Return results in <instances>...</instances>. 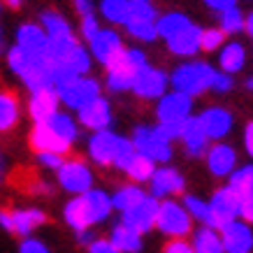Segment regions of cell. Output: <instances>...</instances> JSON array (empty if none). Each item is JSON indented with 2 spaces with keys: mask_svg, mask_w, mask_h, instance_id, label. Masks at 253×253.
<instances>
[{
  "mask_svg": "<svg viewBox=\"0 0 253 253\" xmlns=\"http://www.w3.org/2000/svg\"><path fill=\"white\" fill-rule=\"evenodd\" d=\"M123 40L121 35L116 31H112V28H100L95 35H93V40L88 42V54H91L93 61H98L102 68L105 65H109V63L114 61L116 56L123 51Z\"/></svg>",
  "mask_w": 253,
  "mask_h": 253,
  "instance_id": "cell-18",
  "label": "cell"
},
{
  "mask_svg": "<svg viewBox=\"0 0 253 253\" xmlns=\"http://www.w3.org/2000/svg\"><path fill=\"white\" fill-rule=\"evenodd\" d=\"M200 35H202V28L191 21L184 31L174 33L172 38L165 40V44H168L169 54L179 56V58H195L200 54Z\"/></svg>",
  "mask_w": 253,
  "mask_h": 253,
  "instance_id": "cell-23",
  "label": "cell"
},
{
  "mask_svg": "<svg viewBox=\"0 0 253 253\" xmlns=\"http://www.w3.org/2000/svg\"><path fill=\"white\" fill-rule=\"evenodd\" d=\"M244 149L249 156L253 154V123L251 121L246 123V128H244Z\"/></svg>",
  "mask_w": 253,
  "mask_h": 253,
  "instance_id": "cell-51",
  "label": "cell"
},
{
  "mask_svg": "<svg viewBox=\"0 0 253 253\" xmlns=\"http://www.w3.org/2000/svg\"><path fill=\"white\" fill-rule=\"evenodd\" d=\"M98 31H100V21H98V16H95V12L82 14V23H79V35H82V40H84V42H91L93 35Z\"/></svg>",
  "mask_w": 253,
  "mask_h": 253,
  "instance_id": "cell-43",
  "label": "cell"
},
{
  "mask_svg": "<svg viewBox=\"0 0 253 253\" xmlns=\"http://www.w3.org/2000/svg\"><path fill=\"white\" fill-rule=\"evenodd\" d=\"M19 253H51V249L38 237H23L19 244Z\"/></svg>",
  "mask_w": 253,
  "mask_h": 253,
  "instance_id": "cell-44",
  "label": "cell"
},
{
  "mask_svg": "<svg viewBox=\"0 0 253 253\" xmlns=\"http://www.w3.org/2000/svg\"><path fill=\"white\" fill-rule=\"evenodd\" d=\"M218 235H221V244L225 253H251L253 249L251 223L235 218V221L225 223L223 228H218Z\"/></svg>",
  "mask_w": 253,
  "mask_h": 253,
  "instance_id": "cell-17",
  "label": "cell"
},
{
  "mask_svg": "<svg viewBox=\"0 0 253 253\" xmlns=\"http://www.w3.org/2000/svg\"><path fill=\"white\" fill-rule=\"evenodd\" d=\"M49 221L46 214L38 207H14L0 209V228L12 232L16 237H31L35 230H40Z\"/></svg>",
  "mask_w": 253,
  "mask_h": 253,
  "instance_id": "cell-8",
  "label": "cell"
},
{
  "mask_svg": "<svg viewBox=\"0 0 253 253\" xmlns=\"http://www.w3.org/2000/svg\"><path fill=\"white\" fill-rule=\"evenodd\" d=\"M93 239H95V232H93V230H82V232H77V242H79L82 246H88Z\"/></svg>",
  "mask_w": 253,
  "mask_h": 253,
  "instance_id": "cell-52",
  "label": "cell"
},
{
  "mask_svg": "<svg viewBox=\"0 0 253 253\" xmlns=\"http://www.w3.org/2000/svg\"><path fill=\"white\" fill-rule=\"evenodd\" d=\"M135 154H137V151H135V146L130 144V139L121 135V139H119V146H116V156H114L112 168H116L119 172H123V169L128 168V163L132 161V156H135Z\"/></svg>",
  "mask_w": 253,
  "mask_h": 253,
  "instance_id": "cell-40",
  "label": "cell"
},
{
  "mask_svg": "<svg viewBox=\"0 0 253 253\" xmlns=\"http://www.w3.org/2000/svg\"><path fill=\"white\" fill-rule=\"evenodd\" d=\"M72 2H75V7H77L79 16L95 12V2H93V0H72Z\"/></svg>",
  "mask_w": 253,
  "mask_h": 253,
  "instance_id": "cell-50",
  "label": "cell"
},
{
  "mask_svg": "<svg viewBox=\"0 0 253 253\" xmlns=\"http://www.w3.org/2000/svg\"><path fill=\"white\" fill-rule=\"evenodd\" d=\"M35 156H38V163H40V165H42L44 169H51V172H54V169L63 163V158H65V156L51 154V151H40V154H35Z\"/></svg>",
  "mask_w": 253,
  "mask_h": 253,
  "instance_id": "cell-45",
  "label": "cell"
},
{
  "mask_svg": "<svg viewBox=\"0 0 253 253\" xmlns=\"http://www.w3.org/2000/svg\"><path fill=\"white\" fill-rule=\"evenodd\" d=\"M112 121H114L112 105H109V100L102 98V95H98L95 100L86 102L84 107L77 109V123L84 126V128H88L91 132L105 130V128L112 126Z\"/></svg>",
  "mask_w": 253,
  "mask_h": 253,
  "instance_id": "cell-19",
  "label": "cell"
},
{
  "mask_svg": "<svg viewBox=\"0 0 253 253\" xmlns=\"http://www.w3.org/2000/svg\"><path fill=\"white\" fill-rule=\"evenodd\" d=\"M107 239L121 253H139L142 251V235H139L137 230H132L130 225L121 223V221L112 225V232H109Z\"/></svg>",
  "mask_w": 253,
  "mask_h": 253,
  "instance_id": "cell-28",
  "label": "cell"
},
{
  "mask_svg": "<svg viewBox=\"0 0 253 253\" xmlns=\"http://www.w3.org/2000/svg\"><path fill=\"white\" fill-rule=\"evenodd\" d=\"M0 9H2V5H0Z\"/></svg>",
  "mask_w": 253,
  "mask_h": 253,
  "instance_id": "cell-58",
  "label": "cell"
},
{
  "mask_svg": "<svg viewBox=\"0 0 253 253\" xmlns=\"http://www.w3.org/2000/svg\"><path fill=\"white\" fill-rule=\"evenodd\" d=\"M2 2H5L9 9H19L23 5V0H2Z\"/></svg>",
  "mask_w": 253,
  "mask_h": 253,
  "instance_id": "cell-55",
  "label": "cell"
},
{
  "mask_svg": "<svg viewBox=\"0 0 253 253\" xmlns=\"http://www.w3.org/2000/svg\"><path fill=\"white\" fill-rule=\"evenodd\" d=\"M146 54L137 46H123V51L114 61L105 65V86L112 93H126L130 91L135 72L146 65Z\"/></svg>",
  "mask_w": 253,
  "mask_h": 253,
  "instance_id": "cell-2",
  "label": "cell"
},
{
  "mask_svg": "<svg viewBox=\"0 0 253 253\" xmlns=\"http://www.w3.org/2000/svg\"><path fill=\"white\" fill-rule=\"evenodd\" d=\"M86 249H88V253H121L107 237H95Z\"/></svg>",
  "mask_w": 253,
  "mask_h": 253,
  "instance_id": "cell-46",
  "label": "cell"
},
{
  "mask_svg": "<svg viewBox=\"0 0 253 253\" xmlns=\"http://www.w3.org/2000/svg\"><path fill=\"white\" fill-rule=\"evenodd\" d=\"M179 128H181V123H156V130L169 142H174L179 137Z\"/></svg>",
  "mask_w": 253,
  "mask_h": 253,
  "instance_id": "cell-48",
  "label": "cell"
},
{
  "mask_svg": "<svg viewBox=\"0 0 253 253\" xmlns=\"http://www.w3.org/2000/svg\"><path fill=\"white\" fill-rule=\"evenodd\" d=\"M202 158L207 161V169L214 176H218V179H225L232 169L237 168V163H239L235 146L228 144V142H216V144H209Z\"/></svg>",
  "mask_w": 253,
  "mask_h": 253,
  "instance_id": "cell-21",
  "label": "cell"
},
{
  "mask_svg": "<svg viewBox=\"0 0 253 253\" xmlns=\"http://www.w3.org/2000/svg\"><path fill=\"white\" fill-rule=\"evenodd\" d=\"M5 174H7V163H5V156L0 154V186L5 181Z\"/></svg>",
  "mask_w": 253,
  "mask_h": 253,
  "instance_id": "cell-53",
  "label": "cell"
},
{
  "mask_svg": "<svg viewBox=\"0 0 253 253\" xmlns=\"http://www.w3.org/2000/svg\"><path fill=\"white\" fill-rule=\"evenodd\" d=\"M5 49H7V42H5V33L0 31V56L5 54Z\"/></svg>",
  "mask_w": 253,
  "mask_h": 253,
  "instance_id": "cell-56",
  "label": "cell"
},
{
  "mask_svg": "<svg viewBox=\"0 0 253 253\" xmlns=\"http://www.w3.org/2000/svg\"><path fill=\"white\" fill-rule=\"evenodd\" d=\"M202 2H205L211 12H223V9L235 7V5H237V0H202Z\"/></svg>",
  "mask_w": 253,
  "mask_h": 253,
  "instance_id": "cell-49",
  "label": "cell"
},
{
  "mask_svg": "<svg viewBox=\"0 0 253 253\" xmlns=\"http://www.w3.org/2000/svg\"><path fill=\"white\" fill-rule=\"evenodd\" d=\"M130 91L142 100H158L165 91H169V77L168 72L161 68H154L146 63L144 68H139L135 72Z\"/></svg>",
  "mask_w": 253,
  "mask_h": 253,
  "instance_id": "cell-11",
  "label": "cell"
},
{
  "mask_svg": "<svg viewBox=\"0 0 253 253\" xmlns=\"http://www.w3.org/2000/svg\"><path fill=\"white\" fill-rule=\"evenodd\" d=\"M28 142H31L33 151L40 154V151H51V154H61V156H68L72 146L65 144L58 135H56L44 121H38L33 126L31 135H28Z\"/></svg>",
  "mask_w": 253,
  "mask_h": 253,
  "instance_id": "cell-24",
  "label": "cell"
},
{
  "mask_svg": "<svg viewBox=\"0 0 253 253\" xmlns=\"http://www.w3.org/2000/svg\"><path fill=\"white\" fill-rule=\"evenodd\" d=\"M121 135H116L112 128L105 130H95L86 142V154L98 168H112L116 156V146H119Z\"/></svg>",
  "mask_w": 253,
  "mask_h": 253,
  "instance_id": "cell-15",
  "label": "cell"
},
{
  "mask_svg": "<svg viewBox=\"0 0 253 253\" xmlns=\"http://www.w3.org/2000/svg\"><path fill=\"white\" fill-rule=\"evenodd\" d=\"M156 211H158V200H156L154 195H149V193H146L135 207H130L128 211H123L121 223L130 225L132 230H137L139 235H146L149 230H154Z\"/></svg>",
  "mask_w": 253,
  "mask_h": 253,
  "instance_id": "cell-20",
  "label": "cell"
},
{
  "mask_svg": "<svg viewBox=\"0 0 253 253\" xmlns=\"http://www.w3.org/2000/svg\"><path fill=\"white\" fill-rule=\"evenodd\" d=\"M193 253H225L221 244V235L211 225H200L191 239Z\"/></svg>",
  "mask_w": 253,
  "mask_h": 253,
  "instance_id": "cell-31",
  "label": "cell"
},
{
  "mask_svg": "<svg viewBox=\"0 0 253 253\" xmlns=\"http://www.w3.org/2000/svg\"><path fill=\"white\" fill-rule=\"evenodd\" d=\"M128 139H130V144L135 146L137 154H142L156 165H165L174 156L172 142L163 137L161 132L156 130V126H135Z\"/></svg>",
  "mask_w": 253,
  "mask_h": 253,
  "instance_id": "cell-5",
  "label": "cell"
},
{
  "mask_svg": "<svg viewBox=\"0 0 253 253\" xmlns=\"http://www.w3.org/2000/svg\"><path fill=\"white\" fill-rule=\"evenodd\" d=\"M176 139L184 144L186 156H191V158H202L209 146V139H207V135H205V130H202V126H200L198 116H193V114L181 123L179 137Z\"/></svg>",
  "mask_w": 253,
  "mask_h": 253,
  "instance_id": "cell-22",
  "label": "cell"
},
{
  "mask_svg": "<svg viewBox=\"0 0 253 253\" xmlns=\"http://www.w3.org/2000/svg\"><path fill=\"white\" fill-rule=\"evenodd\" d=\"M246 65V49L242 42H223L218 49V70L228 75H237Z\"/></svg>",
  "mask_w": 253,
  "mask_h": 253,
  "instance_id": "cell-27",
  "label": "cell"
},
{
  "mask_svg": "<svg viewBox=\"0 0 253 253\" xmlns=\"http://www.w3.org/2000/svg\"><path fill=\"white\" fill-rule=\"evenodd\" d=\"M244 16L246 14L237 5L218 12V28L223 31V35H237V33L244 31Z\"/></svg>",
  "mask_w": 253,
  "mask_h": 253,
  "instance_id": "cell-38",
  "label": "cell"
},
{
  "mask_svg": "<svg viewBox=\"0 0 253 253\" xmlns=\"http://www.w3.org/2000/svg\"><path fill=\"white\" fill-rule=\"evenodd\" d=\"M144 195H146V191L139 184H123L109 195L112 198V209L123 214V211H128L130 207H135Z\"/></svg>",
  "mask_w": 253,
  "mask_h": 253,
  "instance_id": "cell-32",
  "label": "cell"
},
{
  "mask_svg": "<svg viewBox=\"0 0 253 253\" xmlns=\"http://www.w3.org/2000/svg\"><path fill=\"white\" fill-rule=\"evenodd\" d=\"M21 119V105L12 91H0V132H9L16 128Z\"/></svg>",
  "mask_w": 253,
  "mask_h": 253,
  "instance_id": "cell-30",
  "label": "cell"
},
{
  "mask_svg": "<svg viewBox=\"0 0 253 253\" xmlns=\"http://www.w3.org/2000/svg\"><path fill=\"white\" fill-rule=\"evenodd\" d=\"M146 184H149V195H154L156 200L176 198V195H181L186 191L184 174L172 165H158Z\"/></svg>",
  "mask_w": 253,
  "mask_h": 253,
  "instance_id": "cell-12",
  "label": "cell"
},
{
  "mask_svg": "<svg viewBox=\"0 0 253 253\" xmlns=\"http://www.w3.org/2000/svg\"><path fill=\"white\" fill-rule=\"evenodd\" d=\"M154 228L169 239H186L193 232V221L191 216L186 214L181 202L168 198V200H158Z\"/></svg>",
  "mask_w": 253,
  "mask_h": 253,
  "instance_id": "cell-6",
  "label": "cell"
},
{
  "mask_svg": "<svg viewBox=\"0 0 253 253\" xmlns=\"http://www.w3.org/2000/svg\"><path fill=\"white\" fill-rule=\"evenodd\" d=\"M235 88V79L228 72H221V70H214V77H211V84H209V91L218 93V95H225Z\"/></svg>",
  "mask_w": 253,
  "mask_h": 253,
  "instance_id": "cell-42",
  "label": "cell"
},
{
  "mask_svg": "<svg viewBox=\"0 0 253 253\" xmlns=\"http://www.w3.org/2000/svg\"><path fill=\"white\" fill-rule=\"evenodd\" d=\"M193 114V98L179 91H165L156 100V121L158 123H184Z\"/></svg>",
  "mask_w": 253,
  "mask_h": 253,
  "instance_id": "cell-13",
  "label": "cell"
},
{
  "mask_svg": "<svg viewBox=\"0 0 253 253\" xmlns=\"http://www.w3.org/2000/svg\"><path fill=\"white\" fill-rule=\"evenodd\" d=\"M244 86H246V88H249V91H251V86H253V79L249 77V79H246V82H244Z\"/></svg>",
  "mask_w": 253,
  "mask_h": 253,
  "instance_id": "cell-57",
  "label": "cell"
},
{
  "mask_svg": "<svg viewBox=\"0 0 253 253\" xmlns=\"http://www.w3.org/2000/svg\"><path fill=\"white\" fill-rule=\"evenodd\" d=\"M198 121L202 126V130L207 135L209 142H223L235 128V116H232L230 109L221 107V105H214V107H207L202 114H198Z\"/></svg>",
  "mask_w": 253,
  "mask_h": 253,
  "instance_id": "cell-14",
  "label": "cell"
},
{
  "mask_svg": "<svg viewBox=\"0 0 253 253\" xmlns=\"http://www.w3.org/2000/svg\"><path fill=\"white\" fill-rule=\"evenodd\" d=\"M126 33L130 35L132 40L137 42H156L158 40V33H156V21H149V19H137V16H130L128 21L123 23Z\"/></svg>",
  "mask_w": 253,
  "mask_h": 253,
  "instance_id": "cell-34",
  "label": "cell"
},
{
  "mask_svg": "<svg viewBox=\"0 0 253 253\" xmlns=\"http://www.w3.org/2000/svg\"><path fill=\"white\" fill-rule=\"evenodd\" d=\"M128 5H130V16L149 19V21H156V16H158L154 0H128Z\"/></svg>",
  "mask_w": 253,
  "mask_h": 253,
  "instance_id": "cell-41",
  "label": "cell"
},
{
  "mask_svg": "<svg viewBox=\"0 0 253 253\" xmlns=\"http://www.w3.org/2000/svg\"><path fill=\"white\" fill-rule=\"evenodd\" d=\"M223 42H225V35H223L221 28H202V35H200V51H207V54H211V51H218L223 46Z\"/></svg>",
  "mask_w": 253,
  "mask_h": 253,
  "instance_id": "cell-39",
  "label": "cell"
},
{
  "mask_svg": "<svg viewBox=\"0 0 253 253\" xmlns=\"http://www.w3.org/2000/svg\"><path fill=\"white\" fill-rule=\"evenodd\" d=\"M154 169H156V163H151L149 158H144L142 154H135L132 156V161L128 163V168L123 169V174L130 179L132 184H146L149 181V176L154 174Z\"/></svg>",
  "mask_w": 253,
  "mask_h": 253,
  "instance_id": "cell-35",
  "label": "cell"
},
{
  "mask_svg": "<svg viewBox=\"0 0 253 253\" xmlns=\"http://www.w3.org/2000/svg\"><path fill=\"white\" fill-rule=\"evenodd\" d=\"M61 102H58V93L54 86H44L38 91H31V100H28V114L35 123L38 121H46L49 116L58 112Z\"/></svg>",
  "mask_w": 253,
  "mask_h": 253,
  "instance_id": "cell-25",
  "label": "cell"
},
{
  "mask_svg": "<svg viewBox=\"0 0 253 253\" xmlns=\"http://www.w3.org/2000/svg\"><path fill=\"white\" fill-rule=\"evenodd\" d=\"M100 14L109 23L123 26L130 19V5H128V0H100Z\"/></svg>",
  "mask_w": 253,
  "mask_h": 253,
  "instance_id": "cell-37",
  "label": "cell"
},
{
  "mask_svg": "<svg viewBox=\"0 0 253 253\" xmlns=\"http://www.w3.org/2000/svg\"><path fill=\"white\" fill-rule=\"evenodd\" d=\"M207 205H209V211H211V223H214L216 230L223 228L225 223L239 218V200L228 186L216 188L211 193V198L207 200Z\"/></svg>",
  "mask_w": 253,
  "mask_h": 253,
  "instance_id": "cell-16",
  "label": "cell"
},
{
  "mask_svg": "<svg viewBox=\"0 0 253 253\" xmlns=\"http://www.w3.org/2000/svg\"><path fill=\"white\" fill-rule=\"evenodd\" d=\"M244 33H249V35L253 33V14H251V12L244 16Z\"/></svg>",
  "mask_w": 253,
  "mask_h": 253,
  "instance_id": "cell-54",
  "label": "cell"
},
{
  "mask_svg": "<svg viewBox=\"0 0 253 253\" xmlns=\"http://www.w3.org/2000/svg\"><path fill=\"white\" fill-rule=\"evenodd\" d=\"M214 70L209 63L205 61H188L176 65L172 72H169V86L172 91L186 93L188 98H198L202 93L209 91V84H211V77H214Z\"/></svg>",
  "mask_w": 253,
  "mask_h": 253,
  "instance_id": "cell-3",
  "label": "cell"
},
{
  "mask_svg": "<svg viewBox=\"0 0 253 253\" xmlns=\"http://www.w3.org/2000/svg\"><path fill=\"white\" fill-rule=\"evenodd\" d=\"M188 23H191V19H188L184 12H165V14L156 16V33H158V38L168 40V38H172L174 33L184 31Z\"/></svg>",
  "mask_w": 253,
  "mask_h": 253,
  "instance_id": "cell-33",
  "label": "cell"
},
{
  "mask_svg": "<svg viewBox=\"0 0 253 253\" xmlns=\"http://www.w3.org/2000/svg\"><path fill=\"white\" fill-rule=\"evenodd\" d=\"M163 253H193L191 242L186 239H169L168 244L163 246Z\"/></svg>",
  "mask_w": 253,
  "mask_h": 253,
  "instance_id": "cell-47",
  "label": "cell"
},
{
  "mask_svg": "<svg viewBox=\"0 0 253 253\" xmlns=\"http://www.w3.org/2000/svg\"><path fill=\"white\" fill-rule=\"evenodd\" d=\"M228 188L239 200V218L246 223L253 221V165H239L225 176Z\"/></svg>",
  "mask_w": 253,
  "mask_h": 253,
  "instance_id": "cell-10",
  "label": "cell"
},
{
  "mask_svg": "<svg viewBox=\"0 0 253 253\" xmlns=\"http://www.w3.org/2000/svg\"><path fill=\"white\" fill-rule=\"evenodd\" d=\"M44 123L65 142V144L72 146L79 139V123H77V119L72 114H68V112H61V109H58V112H54Z\"/></svg>",
  "mask_w": 253,
  "mask_h": 253,
  "instance_id": "cell-29",
  "label": "cell"
},
{
  "mask_svg": "<svg viewBox=\"0 0 253 253\" xmlns=\"http://www.w3.org/2000/svg\"><path fill=\"white\" fill-rule=\"evenodd\" d=\"M112 198L102 188H88L82 195H72V200L63 207V221L75 232L93 230L100 223H105L112 216Z\"/></svg>",
  "mask_w": 253,
  "mask_h": 253,
  "instance_id": "cell-1",
  "label": "cell"
},
{
  "mask_svg": "<svg viewBox=\"0 0 253 253\" xmlns=\"http://www.w3.org/2000/svg\"><path fill=\"white\" fill-rule=\"evenodd\" d=\"M49 63V77H51V86H61L65 82L75 77H84L91 72V65H93V58L88 54V49H86L82 42L72 46L70 51H65L63 56L54 58V61H46Z\"/></svg>",
  "mask_w": 253,
  "mask_h": 253,
  "instance_id": "cell-4",
  "label": "cell"
},
{
  "mask_svg": "<svg viewBox=\"0 0 253 253\" xmlns=\"http://www.w3.org/2000/svg\"><path fill=\"white\" fill-rule=\"evenodd\" d=\"M181 205H184L186 214L191 216L193 223H200V225H211V228H214L207 200L198 198V195H184V202H181Z\"/></svg>",
  "mask_w": 253,
  "mask_h": 253,
  "instance_id": "cell-36",
  "label": "cell"
},
{
  "mask_svg": "<svg viewBox=\"0 0 253 253\" xmlns=\"http://www.w3.org/2000/svg\"><path fill=\"white\" fill-rule=\"evenodd\" d=\"M54 172L58 188L68 195H82L88 188H93V181H95L91 165L82 158H63V163Z\"/></svg>",
  "mask_w": 253,
  "mask_h": 253,
  "instance_id": "cell-7",
  "label": "cell"
},
{
  "mask_svg": "<svg viewBox=\"0 0 253 253\" xmlns=\"http://www.w3.org/2000/svg\"><path fill=\"white\" fill-rule=\"evenodd\" d=\"M56 93H58V102L63 107L77 112L79 107H84L86 102H91L98 95H102V86H100L98 79L84 75V77H75L65 82V84L56 86Z\"/></svg>",
  "mask_w": 253,
  "mask_h": 253,
  "instance_id": "cell-9",
  "label": "cell"
},
{
  "mask_svg": "<svg viewBox=\"0 0 253 253\" xmlns=\"http://www.w3.org/2000/svg\"><path fill=\"white\" fill-rule=\"evenodd\" d=\"M14 46L31 56H44L46 51V35L40 23H21L16 28Z\"/></svg>",
  "mask_w": 253,
  "mask_h": 253,
  "instance_id": "cell-26",
  "label": "cell"
}]
</instances>
